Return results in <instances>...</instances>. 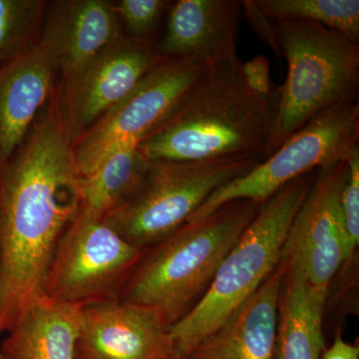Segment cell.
I'll return each mask as SVG.
<instances>
[{
	"label": "cell",
	"instance_id": "cell-18",
	"mask_svg": "<svg viewBox=\"0 0 359 359\" xmlns=\"http://www.w3.org/2000/svg\"><path fill=\"white\" fill-rule=\"evenodd\" d=\"M327 292L328 287L314 285L299 271L285 266L278 302V359H320Z\"/></svg>",
	"mask_w": 359,
	"mask_h": 359
},
{
	"label": "cell",
	"instance_id": "cell-29",
	"mask_svg": "<svg viewBox=\"0 0 359 359\" xmlns=\"http://www.w3.org/2000/svg\"><path fill=\"white\" fill-rule=\"evenodd\" d=\"M0 182H1V175H0Z\"/></svg>",
	"mask_w": 359,
	"mask_h": 359
},
{
	"label": "cell",
	"instance_id": "cell-21",
	"mask_svg": "<svg viewBox=\"0 0 359 359\" xmlns=\"http://www.w3.org/2000/svg\"><path fill=\"white\" fill-rule=\"evenodd\" d=\"M48 2L0 0V65L27 53L39 43Z\"/></svg>",
	"mask_w": 359,
	"mask_h": 359
},
{
	"label": "cell",
	"instance_id": "cell-17",
	"mask_svg": "<svg viewBox=\"0 0 359 359\" xmlns=\"http://www.w3.org/2000/svg\"><path fill=\"white\" fill-rule=\"evenodd\" d=\"M283 261L223 327L212 334L230 359H276Z\"/></svg>",
	"mask_w": 359,
	"mask_h": 359
},
{
	"label": "cell",
	"instance_id": "cell-19",
	"mask_svg": "<svg viewBox=\"0 0 359 359\" xmlns=\"http://www.w3.org/2000/svg\"><path fill=\"white\" fill-rule=\"evenodd\" d=\"M148 164L139 144H125L116 149L82 177L80 212L92 218L105 219L133 193Z\"/></svg>",
	"mask_w": 359,
	"mask_h": 359
},
{
	"label": "cell",
	"instance_id": "cell-23",
	"mask_svg": "<svg viewBox=\"0 0 359 359\" xmlns=\"http://www.w3.org/2000/svg\"><path fill=\"white\" fill-rule=\"evenodd\" d=\"M348 174L341 191V212L353 254L359 243V148L347 159Z\"/></svg>",
	"mask_w": 359,
	"mask_h": 359
},
{
	"label": "cell",
	"instance_id": "cell-6",
	"mask_svg": "<svg viewBox=\"0 0 359 359\" xmlns=\"http://www.w3.org/2000/svg\"><path fill=\"white\" fill-rule=\"evenodd\" d=\"M263 161L261 157L149 161L133 193L104 221L143 250L186 224L219 187L249 173Z\"/></svg>",
	"mask_w": 359,
	"mask_h": 359
},
{
	"label": "cell",
	"instance_id": "cell-9",
	"mask_svg": "<svg viewBox=\"0 0 359 359\" xmlns=\"http://www.w3.org/2000/svg\"><path fill=\"white\" fill-rule=\"evenodd\" d=\"M208 65L162 60L149 70L135 88L104 113L73 143L80 178L103 158L128 143L139 144L176 109Z\"/></svg>",
	"mask_w": 359,
	"mask_h": 359
},
{
	"label": "cell",
	"instance_id": "cell-28",
	"mask_svg": "<svg viewBox=\"0 0 359 359\" xmlns=\"http://www.w3.org/2000/svg\"><path fill=\"white\" fill-rule=\"evenodd\" d=\"M0 359H6L4 358V354H2L1 348H0Z\"/></svg>",
	"mask_w": 359,
	"mask_h": 359
},
{
	"label": "cell",
	"instance_id": "cell-10",
	"mask_svg": "<svg viewBox=\"0 0 359 359\" xmlns=\"http://www.w3.org/2000/svg\"><path fill=\"white\" fill-rule=\"evenodd\" d=\"M347 160L318 168L316 179L290 224L283 249L285 266L314 285L330 280L353 257L341 212Z\"/></svg>",
	"mask_w": 359,
	"mask_h": 359
},
{
	"label": "cell",
	"instance_id": "cell-13",
	"mask_svg": "<svg viewBox=\"0 0 359 359\" xmlns=\"http://www.w3.org/2000/svg\"><path fill=\"white\" fill-rule=\"evenodd\" d=\"M122 36L113 2L58 0L48 2L40 43L51 54L60 75L59 81L65 83Z\"/></svg>",
	"mask_w": 359,
	"mask_h": 359
},
{
	"label": "cell",
	"instance_id": "cell-12",
	"mask_svg": "<svg viewBox=\"0 0 359 359\" xmlns=\"http://www.w3.org/2000/svg\"><path fill=\"white\" fill-rule=\"evenodd\" d=\"M173 349L157 309L119 299L82 306L76 359H165Z\"/></svg>",
	"mask_w": 359,
	"mask_h": 359
},
{
	"label": "cell",
	"instance_id": "cell-4",
	"mask_svg": "<svg viewBox=\"0 0 359 359\" xmlns=\"http://www.w3.org/2000/svg\"><path fill=\"white\" fill-rule=\"evenodd\" d=\"M316 171L292 180L268 200L219 264L200 301L169 328L176 351H188L223 327L282 261L285 238Z\"/></svg>",
	"mask_w": 359,
	"mask_h": 359
},
{
	"label": "cell",
	"instance_id": "cell-16",
	"mask_svg": "<svg viewBox=\"0 0 359 359\" xmlns=\"http://www.w3.org/2000/svg\"><path fill=\"white\" fill-rule=\"evenodd\" d=\"M82 306L42 294L2 344L6 359H76Z\"/></svg>",
	"mask_w": 359,
	"mask_h": 359
},
{
	"label": "cell",
	"instance_id": "cell-8",
	"mask_svg": "<svg viewBox=\"0 0 359 359\" xmlns=\"http://www.w3.org/2000/svg\"><path fill=\"white\" fill-rule=\"evenodd\" d=\"M142 255L104 219L79 211L56 247L43 294L81 306L118 299Z\"/></svg>",
	"mask_w": 359,
	"mask_h": 359
},
{
	"label": "cell",
	"instance_id": "cell-2",
	"mask_svg": "<svg viewBox=\"0 0 359 359\" xmlns=\"http://www.w3.org/2000/svg\"><path fill=\"white\" fill-rule=\"evenodd\" d=\"M238 55L209 65L176 109L139 143L149 161L266 159L278 99L248 84Z\"/></svg>",
	"mask_w": 359,
	"mask_h": 359
},
{
	"label": "cell",
	"instance_id": "cell-14",
	"mask_svg": "<svg viewBox=\"0 0 359 359\" xmlns=\"http://www.w3.org/2000/svg\"><path fill=\"white\" fill-rule=\"evenodd\" d=\"M242 15L243 2L238 0H178L168 11L156 50L164 60L208 65L238 55Z\"/></svg>",
	"mask_w": 359,
	"mask_h": 359
},
{
	"label": "cell",
	"instance_id": "cell-22",
	"mask_svg": "<svg viewBox=\"0 0 359 359\" xmlns=\"http://www.w3.org/2000/svg\"><path fill=\"white\" fill-rule=\"evenodd\" d=\"M172 4L166 0H120L115 8L120 22L128 32L127 37L154 45L151 35Z\"/></svg>",
	"mask_w": 359,
	"mask_h": 359
},
{
	"label": "cell",
	"instance_id": "cell-25",
	"mask_svg": "<svg viewBox=\"0 0 359 359\" xmlns=\"http://www.w3.org/2000/svg\"><path fill=\"white\" fill-rule=\"evenodd\" d=\"M242 2L243 14H245V18L249 20L250 25H252L257 36L271 47L278 58H282L276 20L262 13L255 6L252 0H244Z\"/></svg>",
	"mask_w": 359,
	"mask_h": 359
},
{
	"label": "cell",
	"instance_id": "cell-24",
	"mask_svg": "<svg viewBox=\"0 0 359 359\" xmlns=\"http://www.w3.org/2000/svg\"><path fill=\"white\" fill-rule=\"evenodd\" d=\"M243 72L248 84L259 96L269 99H278L280 86H276L271 78V65L264 55H257L247 62H243Z\"/></svg>",
	"mask_w": 359,
	"mask_h": 359
},
{
	"label": "cell",
	"instance_id": "cell-26",
	"mask_svg": "<svg viewBox=\"0 0 359 359\" xmlns=\"http://www.w3.org/2000/svg\"><path fill=\"white\" fill-rule=\"evenodd\" d=\"M165 359H230L215 339L214 335L203 340L197 346L188 351H176L173 349L171 353Z\"/></svg>",
	"mask_w": 359,
	"mask_h": 359
},
{
	"label": "cell",
	"instance_id": "cell-5",
	"mask_svg": "<svg viewBox=\"0 0 359 359\" xmlns=\"http://www.w3.org/2000/svg\"><path fill=\"white\" fill-rule=\"evenodd\" d=\"M276 21L287 76L280 86L266 158L316 116L358 100L359 92V44L318 23Z\"/></svg>",
	"mask_w": 359,
	"mask_h": 359
},
{
	"label": "cell",
	"instance_id": "cell-7",
	"mask_svg": "<svg viewBox=\"0 0 359 359\" xmlns=\"http://www.w3.org/2000/svg\"><path fill=\"white\" fill-rule=\"evenodd\" d=\"M358 143V100L330 108L297 130L249 173L219 187L187 222L204 219L233 201L262 204L292 180L348 159Z\"/></svg>",
	"mask_w": 359,
	"mask_h": 359
},
{
	"label": "cell",
	"instance_id": "cell-20",
	"mask_svg": "<svg viewBox=\"0 0 359 359\" xmlns=\"http://www.w3.org/2000/svg\"><path fill=\"white\" fill-rule=\"evenodd\" d=\"M264 15L325 26L359 44L358 0H252Z\"/></svg>",
	"mask_w": 359,
	"mask_h": 359
},
{
	"label": "cell",
	"instance_id": "cell-27",
	"mask_svg": "<svg viewBox=\"0 0 359 359\" xmlns=\"http://www.w3.org/2000/svg\"><path fill=\"white\" fill-rule=\"evenodd\" d=\"M320 359H359V348L347 344L340 335H337L334 344L325 351Z\"/></svg>",
	"mask_w": 359,
	"mask_h": 359
},
{
	"label": "cell",
	"instance_id": "cell-15",
	"mask_svg": "<svg viewBox=\"0 0 359 359\" xmlns=\"http://www.w3.org/2000/svg\"><path fill=\"white\" fill-rule=\"evenodd\" d=\"M57 76L51 54L40 42L0 65V174L50 100Z\"/></svg>",
	"mask_w": 359,
	"mask_h": 359
},
{
	"label": "cell",
	"instance_id": "cell-1",
	"mask_svg": "<svg viewBox=\"0 0 359 359\" xmlns=\"http://www.w3.org/2000/svg\"><path fill=\"white\" fill-rule=\"evenodd\" d=\"M58 84L0 182V334L43 294L59 241L81 208V178Z\"/></svg>",
	"mask_w": 359,
	"mask_h": 359
},
{
	"label": "cell",
	"instance_id": "cell-11",
	"mask_svg": "<svg viewBox=\"0 0 359 359\" xmlns=\"http://www.w3.org/2000/svg\"><path fill=\"white\" fill-rule=\"evenodd\" d=\"M164 60L153 44L122 36L70 81H59L65 119L74 141Z\"/></svg>",
	"mask_w": 359,
	"mask_h": 359
},
{
	"label": "cell",
	"instance_id": "cell-3",
	"mask_svg": "<svg viewBox=\"0 0 359 359\" xmlns=\"http://www.w3.org/2000/svg\"><path fill=\"white\" fill-rule=\"evenodd\" d=\"M261 205L233 201L204 219L187 222L142 255L118 299L157 309L171 327L204 295Z\"/></svg>",
	"mask_w": 359,
	"mask_h": 359
}]
</instances>
